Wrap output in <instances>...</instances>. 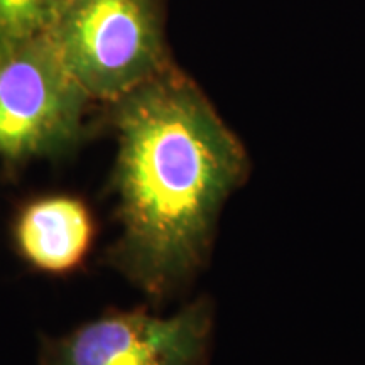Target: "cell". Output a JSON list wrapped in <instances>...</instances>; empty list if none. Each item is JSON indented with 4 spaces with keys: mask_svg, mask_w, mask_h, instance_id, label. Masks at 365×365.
Listing matches in <instances>:
<instances>
[{
    "mask_svg": "<svg viewBox=\"0 0 365 365\" xmlns=\"http://www.w3.org/2000/svg\"><path fill=\"white\" fill-rule=\"evenodd\" d=\"M88 102L46 36L0 49V158L22 163L75 148Z\"/></svg>",
    "mask_w": 365,
    "mask_h": 365,
    "instance_id": "3",
    "label": "cell"
},
{
    "mask_svg": "<svg viewBox=\"0 0 365 365\" xmlns=\"http://www.w3.org/2000/svg\"><path fill=\"white\" fill-rule=\"evenodd\" d=\"M44 36L90 100L117 102L171 65L163 0H65Z\"/></svg>",
    "mask_w": 365,
    "mask_h": 365,
    "instance_id": "2",
    "label": "cell"
},
{
    "mask_svg": "<svg viewBox=\"0 0 365 365\" xmlns=\"http://www.w3.org/2000/svg\"><path fill=\"white\" fill-rule=\"evenodd\" d=\"M212 314L205 301L173 317L110 312L43 341L39 365H205Z\"/></svg>",
    "mask_w": 365,
    "mask_h": 365,
    "instance_id": "4",
    "label": "cell"
},
{
    "mask_svg": "<svg viewBox=\"0 0 365 365\" xmlns=\"http://www.w3.org/2000/svg\"><path fill=\"white\" fill-rule=\"evenodd\" d=\"M93 240V220L78 198L44 196L22 210L16 242L22 257L36 269L65 274L80 266Z\"/></svg>",
    "mask_w": 365,
    "mask_h": 365,
    "instance_id": "5",
    "label": "cell"
},
{
    "mask_svg": "<svg viewBox=\"0 0 365 365\" xmlns=\"http://www.w3.org/2000/svg\"><path fill=\"white\" fill-rule=\"evenodd\" d=\"M65 0H0V49L48 33Z\"/></svg>",
    "mask_w": 365,
    "mask_h": 365,
    "instance_id": "6",
    "label": "cell"
},
{
    "mask_svg": "<svg viewBox=\"0 0 365 365\" xmlns=\"http://www.w3.org/2000/svg\"><path fill=\"white\" fill-rule=\"evenodd\" d=\"M122 234L110 262L153 296L198 271L218 213L244 180L245 150L190 76L173 65L110 103Z\"/></svg>",
    "mask_w": 365,
    "mask_h": 365,
    "instance_id": "1",
    "label": "cell"
}]
</instances>
